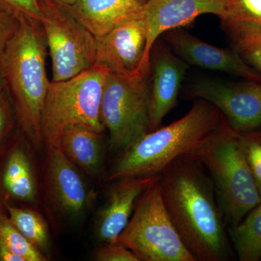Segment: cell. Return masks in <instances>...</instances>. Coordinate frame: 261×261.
<instances>
[{
	"label": "cell",
	"instance_id": "cell-21",
	"mask_svg": "<svg viewBox=\"0 0 261 261\" xmlns=\"http://www.w3.org/2000/svg\"><path fill=\"white\" fill-rule=\"evenodd\" d=\"M8 217L24 236L42 252L49 249V234L47 225L35 211L20 208L5 202Z\"/></svg>",
	"mask_w": 261,
	"mask_h": 261
},
{
	"label": "cell",
	"instance_id": "cell-18",
	"mask_svg": "<svg viewBox=\"0 0 261 261\" xmlns=\"http://www.w3.org/2000/svg\"><path fill=\"white\" fill-rule=\"evenodd\" d=\"M3 185L13 198L24 202L35 200L37 183L30 159L23 149L17 147L10 152L3 170Z\"/></svg>",
	"mask_w": 261,
	"mask_h": 261
},
{
	"label": "cell",
	"instance_id": "cell-32",
	"mask_svg": "<svg viewBox=\"0 0 261 261\" xmlns=\"http://www.w3.org/2000/svg\"><path fill=\"white\" fill-rule=\"evenodd\" d=\"M136 1L139 2V3H141L142 5H145L149 0H136Z\"/></svg>",
	"mask_w": 261,
	"mask_h": 261
},
{
	"label": "cell",
	"instance_id": "cell-10",
	"mask_svg": "<svg viewBox=\"0 0 261 261\" xmlns=\"http://www.w3.org/2000/svg\"><path fill=\"white\" fill-rule=\"evenodd\" d=\"M96 42L94 67L118 75L151 74L150 59L147 56V28L142 10L107 34L96 37Z\"/></svg>",
	"mask_w": 261,
	"mask_h": 261
},
{
	"label": "cell",
	"instance_id": "cell-8",
	"mask_svg": "<svg viewBox=\"0 0 261 261\" xmlns=\"http://www.w3.org/2000/svg\"><path fill=\"white\" fill-rule=\"evenodd\" d=\"M53 64V82H63L95 66L96 37L69 8L45 0L41 20Z\"/></svg>",
	"mask_w": 261,
	"mask_h": 261
},
{
	"label": "cell",
	"instance_id": "cell-5",
	"mask_svg": "<svg viewBox=\"0 0 261 261\" xmlns=\"http://www.w3.org/2000/svg\"><path fill=\"white\" fill-rule=\"evenodd\" d=\"M94 67L63 82L51 81L43 108L41 129L47 148H60L65 128L83 126L102 133L101 99L108 75Z\"/></svg>",
	"mask_w": 261,
	"mask_h": 261
},
{
	"label": "cell",
	"instance_id": "cell-7",
	"mask_svg": "<svg viewBox=\"0 0 261 261\" xmlns=\"http://www.w3.org/2000/svg\"><path fill=\"white\" fill-rule=\"evenodd\" d=\"M150 75L130 76L108 73L100 113L113 150L122 152L149 132Z\"/></svg>",
	"mask_w": 261,
	"mask_h": 261
},
{
	"label": "cell",
	"instance_id": "cell-23",
	"mask_svg": "<svg viewBox=\"0 0 261 261\" xmlns=\"http://www.w3.org/2000/svg\"><path fill=\"white\" fill-rule=\"evenodd\" d=\"M236 132L239 143L261 197V129Z\"/></svg>",
	"mask_w": 261,
	"mask_h": 261
},
{
	"label": "cell",
	"instance_id": "cell-11",
	"mask_svg": "<svg viewBox=\"0 0 261 261\" xmlns=\"http://www.w3.org/2000/svg\"><path fill=\"white\" fill-rule=\"evenodd\" d=\"M228 0H149L142 15L147 28V56L163 33L179 29L204 14L217 15L221 21L228 16Z\"/></svg>",
	"mask_w": 261,
	"mask_h": 261
},
{
	"label": "cell",
	"instance_id": "cell-26",
	"mask_svg": "<svg viewBox=\"0 0 261 261\" xmlns=\"http://www.w3.org/2000/svg\"><path fill=\"white\" fill-rule=\"evenodd\" d=\"M99 261H140L132 250L118 242L105 243L94 255Z\"/></svg>",
	"mask_w": 261,
	"mask_h": 261
},
{
	"label": "cell",
	"instance_id": "cell-13",
	"mask_svg": "<svg viewBox=\"0 0 261 261\" xmlns=\"http://www.w3.org/2000/svg\"><path fill=\"white\" fill-rule=\"evenodd\" d=\"M149 132L159 128L165 117L176 107L187 64L164 44H160L150 56Z\"/></svg>",
	"mask_w": 261,
	"mask_h": 261
},
{
	"label": "cell",
	"instance_id": "cell-1",
	"mask_svg": "<svg viewBox=\"0 0 261 261\" xmlns=\"http://www.w3.org/2000/svg\"><path fill=\"white\" fill-rule=\"evenodd\" d=\"M165 207L195 261H226L231 256L227 226L210 176L200 161L183 156L159 174Z\"/></svg>",
	"mask_w": 261,
	"mask_h": 261
},
{
	"label": "cell",
	"instance_id": "cell-24",
	"mask_svg": "<svg viewBox=\"0 0 261 261\" xmlns=\"http://www.w3.org/2000/svg\"><path fill=\"white\" fill-rule=\"evenodd\" d=\"M45 0H0V9L18 22L29 20L41 23Z\"/></svg>",
	"mask_w": 261,
	"mask_h": 261
},
{
	"label": "cell",
	"instance_id": "cell-19",
	"mask_svg": "<svg viewBox=\"0 0 261 261\" xmlns=\"http://www.w3.org/2000/svg\"><path fill=\"white\" fill-rule=\"evenodd\" d=\"M227 231L240 260H261V202Z\"/></svg>",
	"mask_w": 261,
	"mask_h": 261
},
{
	"label": "cell",
	"instance_id": "cell-17",
	"mask_svg": "<svg viewBox=\"0 0 261 261\" xmlns=\"http://www.w3.org/2000/svg\"><path fill=\"white\" fill-rule=\"evenodd\" d=\"M102 134L83 126L68 127L62 135L60 148L75 166L96 176L102 167Z\"/></svg>",
	"mask_w": 261,
	"mask_h": 261
},
{
	"label": "cell",
	"instance_id": "cell-30",
	"mask_svg": "<svg viewBox=\"0 0 261 261\" xmlns=\"http://www.w3.org/2000/svg\"><path fill=\"white\" fill-rule=\"evenodd\" d=\"M6 87V82H5V79L4 74H3V69H2L1 65H0V92L5 90Z\"/></svg>",
	"mask_w": 261,
	"mask_h": 261
},
{
	"label": "cell",
	"instance_id": "cell-25",
	"mask_svg": "<svg viewBox=\"0 0 261 261\" xmlns=\"http://www.w3.org/2000/svg\"><path fill=\"white\" fill-rule=\"evenodd\" d=\"M228 1V16L224 20H238L261 23V0Z\"/></svg>",
	"mask_w": 261,
	"mask_h": 261
},
{
	"label": "cell",
	"instance_id": "cell-27",
	"mask_svg": "<svg viewBox=\"0 0 261 261\" xmlns=\"http://www.w3.org/2000/svg\"><path fill=\"white\" fill-rule=\"evenodd\" d=\"M19 22L11 15L0 9V60L11 38L18 28Z\"/></svg>",
	"mask_w": 261,
	"mask_h": 261
},
{
	"label": "cell",
	"instance_id": "cell-15",
	"mask_svg": "<svg viewBox=\"0 0 261 261\" xmlns=\"http://www.w3.org/2000/svg\"><path fill=\"white\" fill-rule=\"evenodd\" d=\"M158 178L159 175L116 180L98 217L96 231L101 242L116 241L129 221L139 197Z\"/></svg>",
	"mask_w": 261,
	"mask_h": 261
},
{
	"label": "cell",
	"instance_id": "cell-3",
	"mask_svg": "<svg viewBox=\"0 0 261 261\" xmlns=\"http://www.w3.org/2000/svg\"><path fill=\"white\" fill-rule=\"evenodd\" d=\"M45 35L41 23L19 22L0 65L20 126L34 145L43 144L41 121L49 82L45 67Z\"/></svg>",
	"mask_w": 261,
	"mask_h": 261
},
{
	"label": "cell",
	"instance_id": "cell-22",
	"mask_svg": "<svg viewBox=\"0 0 261 261\" xmlns=\"http://www.w3.org/2000/svg\"><path fill=\"white\" fill-rule=\"evenodd\" d=\"M0 241L25 261H45L47 257L20 232L9 217L0 212Z\"/></svg>",
	"mask_w": 261,
	"mask_h": 261
},
{
	"label": "cell",
	"instance_id": "cell-12",
	"mask_svg": "<svg viewBox=\"0 0 261 261\" xmlns=\"http://www.w3.org/2000/svg\"><path fill=\"white\" fill-rule=\"evenodd\" d=\"M166 38L178 56L188 64L261 82L260 73L233 48L224 49L207 44L181 28L168 31Z\"/></svg>",
	"mask_w": 261,
	"mask_h": 261
},
{
	"label": "cell",
	"instance_id": "cell-6",
	"mask_svg": "<svg viewBox=\"0 0 261 261\" xmlns=\"http://www.w3.org/2000/svg\"><path fill=\"white\" fill-rule=\"evenodd\" d=\"M159 178L141 195L126 227L116 242L140 261H195L168 215Z\"/></svg>",
	"mask_w": 261,
	"mask_h": 261
},
{
	"label": "cell",
	"instance_id": "cell-9",
	"mask_svg": "<svg viewBox=\"0 0 261 261\" xmlns=\"http://www.w3.org/2000/svg\"><path fill=\"white\" fill-rule=\"evenodd\" d=\"M187 96L214 105L235 130L261 129V82L203 79L192 84Z\"/></svg>",
	"mask_w": 261,
	"mask_h": 261
},
{
	"label": "cell",
	"instance_id": "cell-4",
	"mask_svg": "<svg viewBox=\"0 0 261 261\" xmlns=\"http://www.w3.org/2000/svg\"><path fill=\"white\" fill-rule=\"evenodd\" d=\"M210 176L228 227L238 224L261 202L256 183L238 142L225 121L212 140L193 154Z\"/></svg>",
	"mask_w": 261,
	"mask_h": 261
},
{
	"label": "cell",
	"instance_id": "cell-16",
	"mask_svg": "<svg viewBox=\"0 0 261 261\" xmlns=\"http://www.w3.org/2000/svg\"><path fill=\"white\" fill-rule=\"evenodd\" d=\"M71 13L95 37L138 14L143 5L136 0H76Z\"/></svg>",
	"mask_w": 261,
	"mask_h": 261
},
{
	"label": "cell",
	"instance_id": "cell-20",
	"mask_svg": "<svg viewBox=\"0 0 261 261\" xmlns=\"http://www.w3.org/2000/svg\"><path fill=\"white\" fill-rule=\"evenodd\" d=\"M222 25L233 49L261 75V23L224 20Z\"/></svg>",
	"mask_w": 261,
	"mask_h": 261
},
{
	"label": "cell",
	"instance_id": "cell-28",
	"mask_svg": "<svg viewBox=\"0 0 261 261\" xmlns=\"http://www.w3.org/2000/svg\"><path fill=\"white\" fill-rule=\"evenodd\" d=\"M11 119L9 100L3 90L0 92V144L10 130Z\"/></svg>",
	"mask_w": 261,
	"mask_h": 261
},
{
	"label": "cell",
	"instance_id": "cell-31",
	"mask_svg": "<svg viewBox=\"0 0 261 261\" xmlns=\"http://www.w3.org/2000/svg\"><path fill=\"white\" fill-rule=\"evenodd\" d=\"M54 1L62 5L69 7L70 5H73L76 0H54Z\"/></svg>",
	"mask_w": 261,
	"mask_h": 261
},
{
	"label": "cell",
	"instance_id": "cell-14",
	"mask_svg": "<svg viewBox=\"0 0 261 261\" xmlns=\"http://www.w3.org/2000/svg\"><path fill=\"white\" fill-rule=\"evenodd\" d=\"M49 191L59 211L69 217L83 214L89 203V191L77 166L61 148H48Z\"/></svg>",
	"mask_w": 261,
	"mask_h": 261
},
{
	"label": "cell",
	"instance_id": "cell-2",
	"mask_svg": "<svg viewBox=\"0 0 261 261\" xmlns=\"http://www.w3.org/2000/svg\"><path fill=\"white\" fill-rule=\"evenodd\" d=\"M225 121L214 105L195 99L185 116L148 132L122 151L108 181L159 175L170 163L183 156L193 155L207 145Z\"/></svg>",
	"mask_w": 261,
	"mask_h": 261
},
{
	"label": "cell",
	"instance_id": "cell-29",
	"mask_svg": "<svg viewBox=\"0 0 261 261\" xmlns=\"http://www.w3.org/2000/svg\"><path fill=\"white\" fill-rule=\"evenodd\" d=\"M0 261H25L0 241Z\"/></svg>",
	"mask_w": 261,
	"mask_h": 261
}]
</instances>
